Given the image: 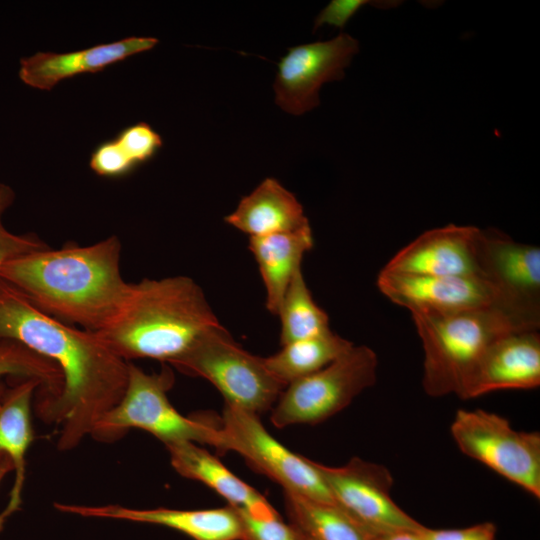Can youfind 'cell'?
Listing matches in <instances>:
<instances>
[{
	"mask_svg": "<svg viewBox=\"0 0 540 540\" xmlns=\"http://www.w3.org/2000/svg\"><path fill=\"white\" fill-rule=\"evenodd\" d=\"M0 340H12L52 361L63 383L53 398H38L42 420L59 426L57 447L71 450L91 435L100 419L122 399L128 362L95 332L68 325L34 307L0 279Z\"/></svg>",
	"mask_w": 540,
	"mask_h": 540,
	"instance_id": "1",
	"label": "cell"
},
{
	"mask_svg": "<svg viewBox=\"0 0 540 540\" xmlns=\"http://www.w3.org/2000/svg\"><path fill=\"white\" fill-rule=\"evenodd\" d=\"M121 251L115 235L90 245L47 247L6 262L0 279L44 314L97 332L118 313L130 289L120 271Z\"/></svg>",
	"mask_w": 540,
	"mask_h": 540,
	"instance_id": "2",
	"label": "cell"
},
{
	"mask_svg": "<svg viewBox=\"0 0 540 540\" xmlns=\"http://www.w3.org/2000/svg\"><path fill=\"white\" fill-rule=\"evenodd\" d=\"M220 324L202 288L179 275L131 283L118 313L95 333L127 362L147 358L170 364Z\"/></svg>",
	"mask_w": 540,
	"mask_h": 540,
	"instance_id": "3",
	"label": "cell"
},
{
	"mask_svg": "<svg viewBox=\"0 0 540 540\" xmlns=\"http://www.w3.org/2000/svg\"><path fill=\"white\" fill-rule=\"evenodd\" d=\"M424 351L423 388L458 394L467 375L499 337L526 329L496 306L450 313H412Z\"/></svg>",
	"mask_w": 540,
	"mask_h": 540,
	"instance_id": "4",
	"label": "cell"
},
{
	"mask_svg": "<svg viewBox=\"0 0 540 540\" xmlns=\"http://www.w3.org/2000/svg\"><path fill=\"white\" fill-rule=\"evenodd\" d=\"M172 368L146 373L128 362L126 390L119 403L96 424L90 436L101 442L120 439L131 428L151 433L164 445L189 441L222 449L220 423L199 417H185L170 403L167 393L173 387Z\"/></svg>",
	"mask_w": 540,
	"mask_h": 540,
	"instance_id": "5",
	"label": "cell"
},
{
	"mask_svg": "<svg viewBox=\"0 0 540 540\" xmlns=\"http://www.w3.org/2000/svg\"><path fill=\"white\" fill-rule=\"evenodd\" d=\"M168 365L208 380L226 404L258 416L275 405L286 387L270 373L264 357L243 349L222 324L203 332Z\"/></svg>",
	"mask_w": 540,
	"mask_h": 540,
	"instance_id": "6",
	"label": "cell"
},
{
	"mask_svg": "<svg viewBox=\"0 0 540 540\" xmlns=\"http://www.w3.org/2000/svg\"><path fill=\"white\" fill-rule=\"evenodd\" d=\"M377 366L371 348L353 345L326 367L288 384L272 409V424L283 428L325 421L375 384Z\"/></svg>",
	"mask_w": 540,
	"mask_h": 540,
	"instance_id": "7",
	"label": "cell"
},
{
	"mask_svg": "<svg viewBox=\"0 0 540 540\" xmlns=\"http://www.w3.org/2000/svg\"><path fill=\"white\" fill-rule=\"evenodd\" d=\"M451 434L459 449L540 497V433L513 429L507 419L482 409L458 410Z\"/></svg>",
	"mask_w": 540,
	"mask_h": 540,
	"instance_id": "8",
	"label": "cell"
},
{
	"mask_svg": "<svg viewBox=\"0 0 540 540\" xmlns=\"http://www.w3.org/2000/svg\"><path fill=\"white\" fill-rule=\"evenodd\" d=\"M219 421L220 453H239L252 469L279 483L284 492L334 503L315 462L278 442L265 429L258 415L225 403Z\"/></svg>",
	"mask_w": 540,
	"mask_h": 540,
	"instance_id": "9",
	"label": "cell"
},
{
	"mask_svg": "<svg viewBox=\"0 0 540 540\" xmlns=\"http://www.w3.org/2000/svg\"><path fill=\"white\" fill-rule=\"evenodd\" d=\"M480 278L498 295L499 308L521 326L540 325V249L522 244L496 229H481Z\"/></svg>",
	"mask_w": 540,
	"mask_h": 540,
	"instance_id": "10",
	"label": "cell"
},
{
	"mask_svg": "<svg viewBox=\"0 0 540 540\" xmlns=\"http://www.w3.org/2000/svg\"><path fill=\"white\" fill-rule=\"evenodd\" d=\"M315 465L333 502L374 536L425 528L391 498L393 478L385 466L358 457L341 467Z\"/></svg>",
	"mask_w": 540,
	"mask_h": 540,
	"instance_id": "11",
	"label": "cell"
},
{
	"mask_svg": "<svg viewBox=\"0 0 540 540\" xmlns=\"http://www.w3.org/2000/svg\"><path fill=\"white\" fill-rule=\"evenodd\" d=\"M358 51V41L345 33L289 48L278 63L273 85L276 104L296 116L314 109L320 103L321 86L342 79Z\"/></svg>",
	"mask_w": 540,
	"mask_h": 540,
	"instance_id": "12",
	"label": "cell"
},
{
	"mask_svg": "<svg viewBox=\"0 0 540 540\" xmlns=\"http://www.w3.org/2000/svg\"><path fill=\"white\" fill-rule=\"evenodd\" d=\"M377 286L390 301L407 308L411 314L499 308L495 289L476 277L411 274L383 268Z\"/></svg>",
	"mask_w": 540,
	"mask_h": 540,
	"instance_id": "13",
	"label": "cell"
},
{
	"mask_svg": "<svg viewBox=\"0 0 540 540\" xmlns=\"http://www.w3.org/2000/svg\"><path fill=\"white\" fill-rule=\"evenodd\" d=\"M540 384V336L537 330L509 332L484 351L467 375L458 396L464 400L506 389Z\"/></svg>",
	"mask_w": 540,
	"mask_h": 540,
	"instance_id": "14",
	"label": "cell"
},
{
	"mask_svg": "<svg viewBox=\"0 0 540 540\" xmlns=\"http://www.w3.org/2000/svg\"><path fill=\"white\" fill-rule=\"evenodd\" d=\"M480 230L453 224L428 230L397 252L384 268L411 274L480 278Z\"/></svg>",
	"mask_w": 540,
	"mask_h": 540,
	"instance_id": "15",
	"label": "cell"
},
{
	"mask_svg": "<svg viewBox=\"0 0 540 540\" xmlns=\"http://www.w3.org/2000/svg\"><path fill=\"white\" fill-rule=\"evenodd\" d=\"M61 512L83 517L117 519L165 526L193 540H244L243 525L234 506L201 510L134 509L120 505L84 506L55 503Z\"/></svg>",
	"mask_w": 540,
	"mask_h": 540,
	"instance_id": "16",
	"label": "cell"
},
{
	"mask_svg": "<svg viewBox=\"0 0 540 540\" xmlns=\"http://www.w3.org/2000/svg\"><path fill=\"white\" fill-rule=\"evenodd\" d=\"M157 44L154 37L131 36L72 52H37L20 60L19 78L32 88L50 91L65 79L101 72Z\"/></svg>",
	"mask_w": 540,
	"mask_h": 540,
	"instance_id": "17",
	"label": "cell"
},
{
	"mask_svg": "<svg viewBox=\"0 0 540 540\" xmlns=\"http://www.w3.org/2000/svg\"><path fill=\"white\" fill-rule=\"evenodd\" d=\"M41 387V382L34 378H20L12 387H7L0 379V467L9 461L15 474L9 500L0 512V532L22 504L25 457L34 440L31 405Z\"/></svg>",
	"mask_w": 540,
	"mask_h": 540,
	"instance_id": "18",
	"label": "cell"
},
{
	"mask_svg": "<svg viewBox=\"0 0 540 540\" xmlns=\"http://www.w3.org/2000/svg\"><path fill=\"white\" fill-rule=\"evenodd\" d=\"M171 465L181 476L197 480L256 518H272L279 513L267 499L227 469L221 461L196 443L189 441L165 445Z\"/></svg>",
	"mask_w": 540,
	"mask_h": 540,
	"instance_id": "19",
	"label": "cell"
},
{
	"mask_svg": "<svg viewBox=\"0 0 540 540\" xmlns=\"http://www.w3.org/2000/svg\"><path fill=\"white\" fill-rule=\"evenodd\" d=\"M224 221L250 237L291 232L310 225L295 195L271 177L243 197Z\"/></svg>",
	"mask_w": 540,
	"mask_h": 540,
	"instance_id": "20",
	"label": "cell"
},
{
	"mask_svg": "<svg viewBox=\"0 0 540 540\" xmlns=\"http://www.w3.org/2000/svg\"><path fill=\"white\" fill-rule=\"evenodd\" d=\"M314 245L310 225L299 230L249 238L248 248L255 258L266 290V308L273 315L295 273L302 269L304 255Z\"/></svg>",
	"mask_w": 540,
	"mask_h": 540,
	"instance_id": "21",
	"label": "cell"
},
{
	"mask_svg": "<svg viewBox=\"0 0 540 540\" xmlns=\"http://www.w3.org/2000/svg\"><path fill=\"white\" fill-rule=\"evenodd\" d=\"M290 525L308 540H374L335 503L284 492Z\"/></svg>",
	"mask_w": 540,
	"mask_h": 540,
	"instance_id": "22",
	"label": "cell"
},
{
	"mask_svg": "<svg viewBox=\"0 0 540 540\" xmlns=\"http://www.w3.org/2000/svg\"><path fill=\"white\" fill-rule=\"evenodd\" d=\"M353 343L331 330L282 346L264 358L270 373L283 385L308 376L332 363L353 347Z\"/></svg>",
	"mask_w": 540,
	"mask_h": 540,
	"instance_id": "23",
	"label": "cell"
},
{
	"mask_svg": "<svg viewBox=\"0 0 540 540\" xmlns=\"http://www.w3.org/2000/svg\"><path fill=\"white\" fill-rule=\"evenodd\" d=\"M280 344L323 334L330 330L327 313L314 301L302 269L293 276L280 304Z\"/></svg>",
	"mask_w": 540,
	"mask_h": 540,
	"instance_id": "24",
	"label": "cell"
},
{
	"mask_svg": "<svg viewBox=\"0 0 540 540\" xmlns=\"http://www.w3.org/2000/svg\"><path fill=\"white\" fill-rule=\"evenodd\" d=\"M4 376L39 380V392L45 398L57 396L63 383L61 372L52 361L12 340H0V379Z\"/></svg>",
	"mask_w": 540,
	"mask_h": 540,
	"instance_id": "25",
	"label": "cell"
},
{
	"mask_svg": "<svg viewBox=\"0 0 540 540\" xmlns=\"http://www.w3.org/2000/svg\"><path fill=\"white\" fill-rule=\"evenodd\" d=\"M114 139L136 168L153 159L163 145L160 134L146 122L123 128Z\"/></svg>",
	"mask_w": 540,
	"mask_h": 540,
	"instance_id": "26",
	"label": "cell"
},
{
	"mask_svg": "<svg viewBox=\"0 0 540 540\" xmlns=\"http://www.w3.org/2000/svg\"><path fill=\"white\" fill-rule=\"evenodd\" d=\"M14 200L13 189L0 183V268L16 257L49 247L35 234H14L5 228L2 217Z\"/></svg>",
	"mask_w": 540,
	"mask_h": 540,
	"instance_id": "27",
	"label": "cell"
},
{
	"mask_svg": "<svg viewBox=\"0 0 540 540\" xmlns=\"http://www.w3.org/2000/svg\"><path fill=\"white\" fill-rule=\"evenodd\" d=\"M89 167L96 175L110 179L126 177L137 169L114 138L99 143L93 149Z\"/></svg>",
	"mask_w": 540,
	"mask_h": 540,
	"instance_id": "28",
	"label": "cell"
},
{
	"mask_svg": "<svg viewBox=\"0 0 540 540\" xmlns=\"http://www.w3.org/2000/svg\"><path fill=\"white\" fill-rule=\"evenodd\" d=\"M235 508L242 521L244 540H300L297 531L290 524L284 523L280 515L256 518L240 508Z\"/></svg>",
	"mask_w": 540,
	"mask_h": 540,
	"instance_id": "29",
	"label": "cell"
},
{
	"mask_svg": "<svg viewBox=\"0 0 540 540\" xmlns=\"http://www.w3.org/2000/svg\"><path fill=\"white\" fill-rule=\"evenodd\" d=\"M376 3L367 0H333L316 17L314 31L324 24L343 28L348 20L364 5Z\"/></svg>",
	"mask_w": 540,
	"mask_h": 540,
	"instance_id": "30",
	"label": "cell"
},
{
	"mask_svg": "<svg viewBox=\"0 0 540 540\" xmlns=\"http://www.w3.org/2000/svg\"><path fill=\"white\" fill-rule=\"evenodd\" d=\"M495 530V526L491 523L470 527L467 540H494Z\"/></svg>",
	"mask_w": 540,
	"mask_h": 540,
	"instance_id": "31",
	"label": "cell"
},
{
	"mask_svg": "<svg viewBox=\"0 0 540 540\" xmlns=\"http://www.w3.org/2000/svg\"><path fill=\"white\" fill-rule=\"evenodd\" d=\"M423 530L421 532L407 530L387 532L375 536L374 540H424L422 536Z\"/></svg>",
	"mask_w": 540,
	"mask_h": 540,
	"instance_id": "32",
	"label": "cell"
},
{
	"mask_svg": "<svg viewBox=\"0 0 540 540\" xmlns=\"http://www.w3.org/2000/svg\"><path fill=\"white\" fill-rule=\"evenodd\" d=\"M10 471H13L12 464H11V462L6 461V462L0 467V485H1L2 481L4 480V478L6 477V475H7Z\"/></svg>",
	"mask_w": 540,
	"mask_h": 540,
	"instance_id": "33",
	"label": "cell"
},
{
	"mask_svg": "<svg viewBox=\"0 0 540 540\" xmlns=\"http://www.w3.org/2000/svg\"><path fill=\"white\" fill-rule=\"evenodd\" d=\"M297 531V530H296ZM298 535H299V538L300 540H308L307 538H305L303 535H301L298 531H297Z\"/></svg>",
	"mask_w": 540,
	"mask_h": 540,
	"instance_id": "34",
	"label": "cell"
}]
</instances>
